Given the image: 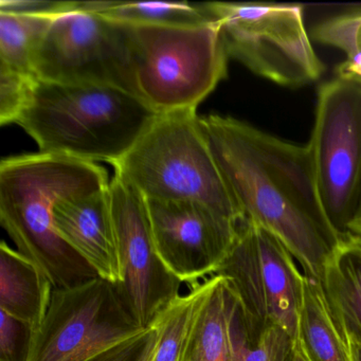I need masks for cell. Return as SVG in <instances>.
<instances>
[{
	"instance_id": "1",
	"label": "cell",
	"mask_w": 361,
	"mask_h": 361,
	"mask_svg": "<svg viewBox=\"0 0 361 361\" xmlns=\"http://www.w3.org/2000/svg\"><path fill=\"white\" fill-rule=\"evenodd\" d=\"M200 126L245 219L274 234L303 274L320 280L323 263L340 238L323 209L307 145L229 116H200Z\"/></svg>"
},
{
	"instance_id": "2",
	"label": "cell",
	"mask_w": 361,
	"mask_h": 361,
	"mask_svg": "<svg viewBox=\"0 0 361 361\" xmlns=\"http://www.w3.org/2000/svg\"><path fill=\"white\" fill-rule=\"evenodd\" d=\"M109 183L104 168L68 156L39 152L0 162V224L18 251L41 268L54 289L99 278L56 231V204L106 189Z\"/></svg>"
},
{
	"instance_id": "3",
	"label": "cell",
	"mask_w": 361,
	"mask_h": 361,
	"mask_svg": "<svg viewBox=\"0 0 361 361\" xmlns=\"http://www.w3.org/2000/svg\"><path fill=\"white\" fill-rule=\"evenodd\" d=\"M157 115L121 88L39 81L16 124L41 153L113 164Z\"/></svg>"
},
{
	"instance_id": "4",
	"label": "cell",
	"mask_w": 361,
	"mask_h": 361,
	"mask_svg": "<svg viewBox=\"0 0 361 361\" xmlns=\"http://www.w3.org/2000/svg\"><path fill=\"white\" fill-rule=\"evenodd\" d=\"M111 166L115 176L147 200L200 202L235 223L246 221L219 172L196 111L156 116Z\"/></svg>"
},
{
	"instance_id": "5",
	"label": "cell",
	"mask_w": 361,
	"mask_h": 361,
	"mask_svg": "<svg viewBox=\"0 0 361 361\" xmlns=\"http://www.w3.org/2000/svg\"><path fill=\"white\" fill-rule=\"evenodd\" d=\"M124 25L135 96L158 115L196 111L227 78L229 56L216 23Z\"/></svg>"
},
{
	"instance_id": "6",
	"label": "cell",
	"mask_w": 361,
	"mask_h": 361,
	"mask_svg": "<svg viewBox=\"0 0 361 361\" xmlns=\"http://www.w3.org/2000/svg\"><path fill=\"white\" fill-rule=\"evenodd\" d=\"M229 58L278 85L299 88L325 71L300 5L207 3Z\"/></svg>"
},
{
	"instance_id": "7",
	"label": "cell",
	"mask_w": 361,
	"mask_h": 361,
	"mask_svg": "<svg viewBox=\"0 0 361 361\" xmlns=\"http://www.w3.org/2000/svg\"><path fill=\"white\" fill-rule=\"evenodd\" d=\"M307 147L323 209L341 238L361 208V82L336 75L320 86Z\"/></svg>"
},
{
	"instance_id": "8",
	"label": "cell",
	"mask_w": 361,
	"mask_h": 361,
	"mask_svg": "<svg viewBox=\"0 0 361 361\" xmlns=\"http://www.w3.org/2000/svg\"><path fill=\"white\" fill-rule=\"evenodd\" d=\"M147 329L135 320L117 285L99 276L54 289L28 361H87Z\"/></svg>"
},
{
	"instance_id": "9",
	"label": "cell",
	"mask_w": 361,
	"mask_h": 361,
	"mask_svg": "<svg viewBox=\"0 0 361 361\" xmlns=\"http://www.w3.org/2000/svg\"><path fill=\"white\" fill-rule=\"evenodd\" d=\"M35 71L39 81L114 86L135 96L126 25L92 12L52 20L35 50Z\"/></svg>"
},
{
	"instance_id": "10",
	"label": "cell",
	"mask_w": 361,
	"mask_h": 361,
	"mask_svg": "<svg viewBox=\"0 0 361 361\" xmlns=\"http://www.w3.org/2000/svg\"><path fill=\"white\" fill-rule=\"evenodd\" d=\"M299 267L279 238L245 221L215 276L228 279L257 329L276 325L297 340L304 282Z\"/></svg>"
},
{
	"instance_id": "11",
	"label": "cell",
	"mask_w": 361,
	"mask_h": 361,
	"mask_svg": "<svg viewBox=\"0 0 361 361\" xmlns=\"http://www.w3.org/2000/svg\"><path fill=\"white\" fill-rule=\"evenodd\" d=\"M109 193L124 269L118 290L135 320L149 329L180 297L181 282L158 257L147 198L118 176L111 179Z\"/></svg>"
},
{
	"instance_id": "12",
	"label": "cell",
	"mask_w": 361,
	"mask_h": 361,
	"mask_svg": "<svg viewBox=\"0 0 361 361\" xmlns=\"http://www.w3.org/2000/svg\"><path fill=\"white\" fill-rule=\"evenodd\" d=\"M147 202L156 251L166 269L192 289L215 276L243 223L200 202Z\"/></svg>"
},
{
	"instance_id": "13",
	"label": "cell",
	"mask_w": 361,
	"mask_h": 361,
	"mask_svg": "<svg viewBox=\"0 0 361 361\" xmlns=\"http://www.w3.org/2000/svg\"><path fill=\"white\" fill-rule=\"evenodd\" d=\"M109 188L59 202L54 225L61 238L100 278L119 286L124 269Z\"/></svg>"
},
{
	"instance_id": "14",
	"label": "cell",
	"mask_w": 361,
	"mask_h": 361,
	"mask_svg": "<svg viewBox=\"0 0 361 361\" xmlns=\"http://www.w3.org/2000/svg\"><path fill=\"white\" fill-rule=\"evenodd\" d=\"M261 331L247 316L228 279L210 276L179 361H238L243 346Z\"/></svg>"
},
{
	"instance_id": "15",
	"label": "cell",
	"mask_w": 361,
	"mask_h": 361,
	"mask_svg": "<svg viewBox=\"0 0 361 361\" xmlns=\"http://www.w3.org/2000/svg\"><path fill=\"white\" fill-rule=\"evenodd\" d=\"M320 281L346 337L361 345V235L350 232L337 240L323 263Z\"/></svg>"
},
{
	"instance_id": "16",
	"label": "cell",
	"mask_w": 361,
	"mask_h": 361,
	"mask_svg": "<svg viewBox=\"0 0 361 361\" xmlns=\"http://www.w3.org/2000/svg\"><path fill=\"white\" fill-rule=\"evenodd\" d=\"M54 286L41 268L4 240L0 244V310L39 329Z\"/></svg>"
},
{
	"instance_id": "17",
	"label": "cell",
	"mask_w": 361,
	"mask_h": 361,
	"mask_svg": "<svg viewBox=\"0 0 361 361\" xmlns=\"http://www.w3.org/2000/svg\"><path fill=\"white\" fill-rule=\"evenodd\" d=\"M297 342L308 361H352L348 337L329 306L321 281L305 274Z\"/></svg>"
},
{
	"instance_id": "18",
	"label": "cell",
	"mask_w": 361,
	"mask_h": 361,
	"mask_svg": "<svg viewBox=\"0 0 361 361\" xmlns=\"http://www.w3.org/2000/svg\"><path fill=\"white\" fill-rule=\"evenodd\" d=\"M79 11L92 12L113 22L139 26L193 27L215 23L207 3L79 1Z\"/></svg>"
},
{
	"instance_id": "19",
	"label": "cell",
	"mask_w": 361,
	"mask_h": 361,
	"mask_svg": "<svg viewBox=\"0 0 361 361\" xmlns=\"http://www.w3.org/2000/svg\"><path fill=\"white\" fill-rule=\"evenodd\" d=\"M210 287V278L177 298L152 323L149 343L141 361H179L194 320Z\"/></svg>"
},
{
	"instance_id": "20",
	"label": "cell",
	"mask_w": 361,
	"mask_h": 361,
	"mask_svg": "<svg viewBox=\"0 0 361 361\" xmlns=\"http://www.w3.org/2000/svg\"><path fill=\"white\" fill-rule=\"evenodd\" d=\"M52 20L0 13V67L37 79L35 52Z\"/></svg>"
},
{
	"instance_id": "21",
	"label": "cell",
	"mask_w": 361,
	"mask_h": 361,
	"mask_svg": "<svg viewBox=\"0 0 361 361\" xmlns=\"http://www.w3.org/2000/svg\"><path fill=\"white\" fill-rule=\"evenodd\" d=\"M312 37L345 54V60L337 67V75L361 82V7L322 20L312 29Z\"/></svg>"
},
{
	"instance_id": "22",
	"label": "cell",
	"mask_w": 361,
	"mask_h": 361,
	"mask_svg": "<svg viewBox=\"0 0 361 361\" xmlns=\"http://www.w3.org/2000/svg\"><path fill=\"white\" fill-rule=\"evenodd\" d=\"M297 346V340L288 331L272 325L243 346L238 361H291Z\"/></svg>"
},
{
	"instance_id": "23",
	"label": "cell",
	"mask_w": 361,
	"mask_h": 361,
	"mask_svg": "<svg viewBox=\"0 0 361 361\" xmlns=\"http://www.w3.org/2000/svg\"><path fill=\"white\" fill-rule=\"evenodd\" d=\"M39 80L0 67V124L16 123Z\"/></svg>"
},
{
	"instance_id": "24",
	"label": "cell",
	"mask_w": 361,
	"mask_h": 361,
	"mask_svg": "<svg viewBox=\"0 0 361 361\" xmlns=\"http://www.w3.org/2000/svg\"><path fill=\"white\" fill-rule=\"evenodd\" d=\"M0 361H28L35 329L0 310Z\"/></svg>"
},
{
	"instance_id": "25",
	"label": "cell",
	"mask_w": 361,
	"mask_h": 361,
	"mask_svg": "<svg viewBox=\"0 0 361 361\" xmlns=\"http://www.w3.org/2000/svg\"><path fill=\"white\" fill-rule=\"evenodd\" d=\"M79 1H51V0H1L0 13L16 16L56 18L78 11Z\"/></svg>"
},
{
	"instance_id": "26",
	"label": "cell",
	"mask_w": 361,
	"mask_h": 361,
	"mask_svg": "<svg viewBox=\"0 0 361 361\" xmlns=\"http://www.w3.org/2000/svg\"><path fill=\"white\" fill-rule=\"evenodd\" d=\"M149 331L151 329H147L143 333L96 355L87 361H141L149 343Z\"/></svg>"
},
{
	"instance_id": "27",
	"label": "cell",
	"mask_w": 361,
	"mask_h": 361,
	"mask_svg": "<svg viewBox=\"0 0 361 361\" xmlns=\"http://www.w3.org/2000/svg\"><path fill=\"white\" fill-rule=\"evenodd\" d=\"M348 345H350V356L352 361H361V345L358 342L355 341L352 338H348Z\"/></svg>"
},
{
	"instance_id": "28",
	"label": "cell",
	"mask_w": 361,
	"mask_h": 361,
	"mask_svg": "<svg viewBox=\"0 0 361 361\" xmlns=\"http://www.w3.org/2000/svg\"><path fill=\"white\" fill-rule=\"evenodd\" d=\"M359 234L361 235V208L359 210L358 214H357L356 219L353 221L352 225L350 227V231L348 233Z\"/></svg>"
},
{
	"instance_id": "29",
	"label": "cell",
	"mask_w": 361,
	"mask_h": 361,
	"mask_svg": "<svg viewBox=\"0 0 361 361\" xmlns=\"http://www.w3.org/2000/svg\"><path fill=\"white\" fill-rule=\"evenodd\" d=\"M291 361H308L307 359H306L305 355H304L303 352H302L299 344H298L297 350H295V355H293Z\"/></svg>"
}]
</instances>
